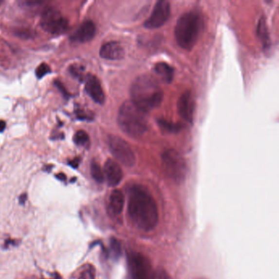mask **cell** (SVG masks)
<instances>
[{
    "label": "cell",
    "mask_w": 279,
    "mask_h": 279,
    "mask_svg": "<svg viewBox=\"0 0 279 279\" xmlns=\"http://www.w3.org/2000/svg\"><path fill=\"white\" fill-rule=\"evenodd\" d=\"M128 212L134 226L142 231H152L159 223L156 201L141 185H133L129 190Z\"/></svg>",
    "instance_id": "cell-1"
},
{
    "label": "cell",
    "mask_w": 279,
    "mask_h": 279,
    "mask_svg": "<svg viewBox=\"0 0 279 279\" xmlns=\"http://www.w3.org/2000/svg\"><path fill=\"white\" fill-rule=\"evenodd\" d=\"M131 101L148 112L161 104L164 93L156 80L149 75L139 76L131 87Z\"/></svg>",
    "instance_id": "cell-2"
},
{
    "label": "cell",
    "mask_w": 279,
    "mask_h": 279,
    "mask_svg": "<svg viewBox=\"0 0 279 279\" xmlns=\"http://www.w3.org/2000/svg\"><path fill=\"white\" fill-rule=\"evenodd\" d=\"M118 122L124 133L133 138H139L147 130V112L132 101H126L118 111Z\"/></svg>",
    "instance_id": "cell-3"
},
{
    "label": "cell",
    "mask_w": 279,
    "mask_h": 279,
    "mask_svg": "<svg viewBox=\"0 0 279 279\" xmlns=\"http://www.w3.org/2000/svg\"><path fill=\"white\" fill-rule=\"evenodd\" d=\"M203 21L196 13H186L179 18L175 28V37L179 46L190 50L199 40Z\"/></svg>",
    "instance_id": "cell-4"
},
{
    "label": "cell",
    "mask_w": 279,
    "mask_h": 279,
    "mask_svg": "<svg viewBox=\"0 0 279 279\" xmlns=\"http://www.w3.org/2000/svg\"><path fill=\"white\" fill-rule=\"evenodd\" d=\"M163 166L167 175L176 183L183 181L187 173L186 161L175 150H167L163 154Z\"/></svg>",
    "instance_id": "cell-5"
},
{
    "label": "cell",
    "mask_w": 279,
    "mask_h": 279,
    "mask_svg": "<svg viewBox=\"0 0 279 279\" xmlns=\"http://www.w3.org/2000/svg\"><path fill=\"white\" fill-rule=\"evenodd\" d=\"M40 25L43 30L53 35L66 32L69 27L68 21L60 11L54 8H46L41 15Z\"/></svg>",
    "instance_id": "cell-6"
},
{
    "label": "cell",
    "mask_w": 279,
    "mask_h": 279,
    "mask_svg": "<svg viewBox=\"0 0 279 279\" xmlns=\"http://www.w3.org/2000/svg\"><path fill=\"white\" fill-rule=\"evenodd\" d=\"M109 147L113 156L124 166L131 167L136 163V156L132 149L122 138L111 136L109 138Z\"/></svg>",
    "instance_id": "cell-7"
},
{
    "label": "cell",
    "mask_w": 279,
    "mask_h": 279,
    "mask_svg": "<svg viewBox=\"0 0 279 279\" xmlns=\"http://www.w3.org/2000/svg\"><path fill=\"white\" fill-rule=\"evenodd\" d=\"M129 272L131 279H152L153 272L150 261L141 253H133L129 257Z\"/></svg>",
    "instance_id": "cell-8"
},
{
    "label": "cell",
    "mask_w": 279,
    "mask_h": 279,
    "mask_svg": "<svg viewBox=\"0 0 279 279\" xmlns=\"http://www.w3.org/2000/svg\"><path fill=\"white\" fill-rule=\"evenodd\" d=\"M171 15V7L167 1H159L153 8L150 17L146 20L145 26L148 29L161 27L167 21Z\"/></svg>",
    "instance_id": "cell-9"
},
{
    "label": "cell",
    "mask_w": 279,
    "mask_h": 279,
    "mask_svg": "<svg viewBox=\"0 0 279 279\" xmlns=\"http://www.w3.org/2000/svg\"><path fill=\"white\" fill-rule=\"evenodd\" d=\"M195 102L190 92H185L178 100V112L185 121L192 123L194 119Z\"/></svg>",
    "instance_id": "cell-10"
},
{
    "label": "cell",
    "mask_w": 279,
    "mask_h": 279,
    "mask_svg": "<svg viewBox=\"0 0 279 279\" xmlns=\"http://www.w3.org/2000/svg\"><path fill=\"white\" fill-rule=\"evenodd\" d=\"M104 173L109 186L116 187L123 179V173L120 166L115 161L109 159L104 166Z\"/></svg>",
    "instance_id": "cell-11"
},
{
    "label": "cell",
    "mask_w": 279,
    "mask_h": 279,
    "mask_svg": "<svg viewBox=\"0 0 279 279\" xmlns=\"http://www.w3.org/2000/svg\"><path fill=\"white\" fill-rule=\"evenodd\" d=\"M85 80V90L87 93L96 103L103 104L105 102V93L98 79L93 75H88Z\"/></svg>",
    "instance_id": "cell-12"
},
{
    "label": "cell",
    "mask_w": 279,
    "mask_h": 279,
    "mask_svg": "<svg viewBox=\"0 0 279 279\" xmlns=\"http://www.w3.org/2000/svg\"><path fill=\"white\" fill-rule=\"evenodd\" d=\"M96 35V25L92 21H87L74 32L71 39L74 42L86 43L92 41Z\"/></svg>",
    "instance_id": "cell-13"
},
{
    "label": "cell",
    "mask_w": 279,
    "mask_h": 279,
    "mask_svg": "<svg viewBox=\"0 0 279 279\" xmlns=\"http://www.w3.org/2000/svg\"><path fill=\"white\" fill-rule=\"evenodd\" d=\"M100 55L107 60H119L125 56V50L120 43L111 41L101 47Z\"/></svg>",
    "instance_id": "cell-14"
},
{
    "label": "cell",
    "mask_w": 279,
    "mask_h": 279,
    "mask_svg": "<svg viewBox=\"0 0 279 279\" xmlns=\"http://www.w3.org/2000/svg\"><path fill=\"white\" fill-rule=\"evenodd\" d=\"M124 202H125V198H124L123 192L121 190L115 189L111 193V196H110V207L113 215H118L122 213L123 207H124Z\"/></svg>",
    "instance_id": "cell-15"
},
{
    "label": "cell",
    "mask_w": 279,
    "mask_h": 279,
    "mask_svg": "<svg viewBox=\"0 0 279 279\" xmlns=\"http://www.w3.org/2000/svg\"><path fill=\"white\" fill-rule=\"evenodd\" d=\"M154 71L164 83H171L173 79V69L165 63H157Z\"/></svg>",
    "instance_id": "cell-16"
},
{
    "label": "cell",
    "mask_w": 279,
    "mask_h": 279,
    "mask_svg": "<svg viewBox=\"0 0 279 279\" xmlns=\"http://www.w3.org/2000/svg\"><path fill=\"white\" fill-rule=\"evenodd\" d=\"M91 174L97 183H102L105 179L104 171H102L101 166L96 161H93L91 164Z\"/></svg>",
    "instance_id": "cell-17"
},
{
    "label": "cell",
    "mask_w": 279,
    "mask_h": 279,
    "mask_svg": "<svg viewBox=\"0 0 279 279\" xmlns=\"http://www.w3.org/2000/svg\"><path fill=\"white\" fill-rule=\"evenodd\" d=\"M74 141L77 145L81 147H88L89 144V137L85 131L78 130L74 134Z\"/></svg>",
    "instance_id": "cell-18"
},
{
    "label": "cell",
    "mask_w": 279,
    "mask_h": 279,
    "mask_svg": "<svg viewBox=\"0 0 279 279\" xmlns=\"http://www.w3.org/2000/svg\"><path fill=\"white\" fill-rule=\"evenodd\" d=\"M96 270L92 264H87L82 270L78 279H95Z\"/></svg>",
    "instance_id": "cell-19"
},
{
    "label": "cell",
    "mask_w": 279,
    "mask_h": 279,
    "mask_svg": "<svg viewBox=\"0 0 279 279\" xmlns=\"http://www.w3.org/2000/svg\"><path fill=\"white\" fill-rule=\"evenodd\" d=\"M111 254L114 259H118L122 255V248L119 241L117 239H111Z\"/></svg>",
    "instance_id": "cell-20"
},
{
    "label": "cell",
    "mask_w": 279,
    "mask_h": 279,
    "mask_svg": "<svg viewBox=\"0 0 279 279\" xmlns=\"http://www.w3.org/2000/svg\"><path fill=\"white\" fill-rule=\"evenodd\" d=\"M159 124L163 129L168 131V132H176L180 129V126H178L177 124L171 123V122L164 121V120H160L159 121Z\"/></svg>",
    "instance_id": "cell-21"
},
{
    "label": "cell",
    "mask_w": 279,
    "mask_h": 279,
    "mask_svg": "<svg viewBox=\"0 0 279 279\" xmlns=\"http://www.w3.org/2000/svg\"><path fill=\"white\" fill-rule=\"evenodd\" d=\"M51 69L49 67V65L46 63H43L41 64L40 65H38L36 71V77L38 79H42L43 76L48 75V73H50Z\"/></svg>",
    "instance_id": "cell-22"
},
{
    "label": "cell",
    "mask_w": 279,
    "mask_h": 279,
    "mask_svg": "<svg viewBox=\"0 0 279 279\" xmlns=\"http://www.w3.org/2000/svg\"><path fill=\"white\" fill-rule=\"evenodd\" d=\"M152 279H171V278L165 269L158 268L155 271L153 272Z\"/></svg>",
    "instance_id": "cell-23"
},
{
    "label": "cell",
    "mask_w": 279,
    "mask_h": 279,
    "mask_svg": "<svg viewBox=\"0 0 279 279\" xmlns=\"http://www.w3.org/2000/svg\"><path fill=\"white\" fill-rule=\"evenodd\" d=\"M20 243V240H18V239H6L4 244H3V248L8 249L10 247H18Z\"/></svg>",
    "instance_id": "cell-24"
},
{
    "label": "cell",
    "mask_w": 279,
    "mask_h": 279,
    "mask_svg": "<svg viewBox=\"0 0 279 279\" xmlns=\"http://www.w3.org/2000/svg\"><path fill=\"white\" fill-rule=\"evenodd\" d=\"M71 73L73 74L74 76L77 77V78L83 79L82 67H77L75 65H73V66L71 68Z\"/></svg>",
    "instance_id": "cell-25"
},
{
    "label": "cell",
    "mask_w": 279,
    "mask_h": 279,
    "mask_svg": "<svg viewBox=\"0 0 279 279\" xmlns=\"http://www.w3.org/2000/svg\"><path fill=\"white\" fill-rule=\"evenodd\" d=\"M17 36L18 37H20V38H30L32 36V34L30 31H27V30H18L17 32L15 33Z\"/></svg>",
    "instance_id": "cell-26"
},
{
    "label": "cell",
    "mask_w": 279,
    "mask_h": 279,
    "mask_svg": "<svg viewBox=\"0 0 279 279\" xmlns=\"http://www.w3.org/2000/svg\"><path fill=\"white\" fill-rule=\"evenodd\" d=\"M27 193H25L21 194V195L19 196V203H20V205L25 204V202L27 201Z\"/></svg>",
    "instance_id": "cell-27"
},
{
    "label": "cell",
    "mask_w": 279,
    "mask_h": 279,
    "mask_svg": "<svg viewBox=\"0 0 279 279\" xmlns=\"http://www.w3.org/2000/svg\"><path fill=\"white\" fill-rule=\"evenodd\" d=\"M78 163H79V160L78 159H74V160L70 162V165L71 166H73L74 168H76L78 166Z\"/></svg>",
    "instance_id": "cell-28"
},
{
    "label": "cell",
    "mask_w": 279,
    "mask_h": 279,
    "mask_svg": "<svg viewBox=\"0 0 279 279\" xmlns=\"http://www.w3.org/2000/svg\"><path fill=\"white\" fill-rule=\"evenodd\" d=\"M6 128V123L3 121H0V133L3 132V130L5 129Z\"/></svg>",
    "instance_id": "cell-29"
},
{
    "label": "cell",
    "mask_w": 279,
    "mask_h": 279,
    "mask_svg": "<svg viewBox=\"0 0 279 279\" xmlns=\"http://www.w3.org/2000/svg\"><path fill=\"white\" fill-rule=\"evenodd\" d=\"M56 178H57L58 179L61 180V181H65L66 179V175H65L64 173H59V174L56 175Z\"/></svg>",
    "instance_id": "cell-30"
},
{
    "label": "cell",
    "mask_w": 279,
    "mask_h": 279,
    "mask_svg": "<svg viewBox=\"0 0 279 279\" xmlns=\"http://www.w3.org/2000/svg\"><path fill=\"white\" fill-rule=\"evenodd\" d=\"M204 279V278H203V279Z\"/></svg>",
    "instance_id": "cell-31"
},
{
    "label": "cell",
    "mask_w": 279,
    "mask_h": 279,
    "mask_svg": "<svg viewBox=\"0 0 279 279\" xmlns=\"http://www.w3.org/2000/svg\"><path fill=\"white\" fill-rule=\"evenodd\" d=\"M0 4H1V2H0Z\"/></svg>",
    "instance_id": "cell-32"
}]
</instances>
